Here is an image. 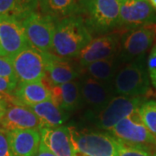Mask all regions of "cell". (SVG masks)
Masks as SVG:
<instances>
[{
	"instance_id": "8fae6325",
	"label": "cell",
	"mask_w": 156,
	"mask_h": 156,
	"mask_svg": "<svg viewBox=\"0 0 156 156\" xmlns=\"http://www.w3.org/2000/svg\"><path fill=\"white\" fill-rule=\"evenodd\" d=\"M115 139L135 145H156V139L140 120L138 111L126 117L109 130Z\"/></svg>"
},
{
	"instance_id": "8992f818",
	"label": "cell",
	"mask_w": 156,
	"mask_h": 156,
	"mask_svg": "<svg viewBox=\"0 0 156 156\" xmlns=\"http://www.w3.org/2000/svg\"><path fill=\"white\" fill-rule=\"evenodd\" d=\"M56 19L44 13L32 12L21 21L30 46L41 52H50Z\"/></svg>"
},
{
	"instance_id": "7c38bea8",
	"label": "cell",
	"mask_w": 156,
	"mask_h": 156,
	"mask_svg": "<svg viewBox=\"0 0 156 156\" xmlns=\"http://www.w3.org/2000/svg\"><path fill=\"white\" fill-rule=\"evenodd\" d=\"M8 102L5 115L1 122L2 128L7 131L16 129H37L42 128L39 118L29 107L20 103L11 95H5Z\"/></svg>"
},
{
	"instance_id": "f1b7e54d",
	"label": "cell",
	"mask_w": 156,
	"mask_h": 156,
	"mask_svg": "<svg viewBox=\"0 0 156 156\" xmlns=\"http://www.w3.org/2000/svg\"><path fill=\"white\" fill-rule=\"evenodd\" d=\"M18 81L0 76V94L11 95L17 88Z\"/></svg>"
},
{
	"instance_id": "7402d4cb",
	"label": "cell",
	"mask_w": 156,
	"mask_h": 156,
	"mask_svg": "<svg viewBox=\"0 0 156 156\" xmlns=\"http://www.w3.org/2000/svg\"><path fill=\"white\" fill-rule=\"evenodd\" d=\"M39 7L37 0H0V17H12L21 22L36 12Z\"/></svg>"
},
{
	"instance_id": "d6986e66",
	"label": "cell",
	"mask_w": 156,
	"mask_h": 156,
	"mask_svg": "<svg viewBox=\"0 0 156 156\" xmlns=\"http://www.w3.org/2000/svg\"><path fill=\"white\" fill-rule=\"evenodd\" d=\"M13 95L20 103L28 107L51 100L50 89L43 81L18 83Z\"/></svg>"
},
{
	"instance_id": "4fadbf2b",
	"label": "cell",
	"mask_w": 156,
	"mask_h": 156,
	"mask_svg": "<svg viewBox=\"0 0 156 156\" xmlns=\"http://www.w3.org/2000/svg\"><path fill=\"white\" fill-rule=\"evenodd\" d=\"M0 46L5 56L11 59L30 47L19 21L12 17H0Z\"/></svg>"
},
{
	"instance_id": "2e32d148",
	"label": "cell",
	"mask_w": 156,
	"mask_h": 156,
	"mask_svg": "<svg viewBox=\"0 0 156 156\" xmlns=\"http://www.w3.org/2000/svg\"><path fill=\"white\" fill-rule=\"evenodd\" d=\"M41 141L56 156H75V148L69 127L40 129Z\"/></svg>"
},
{
	"instance_id": "ffe728a7",
	"label": "cell",
	"mask_w": 156,
	"mask_h": 156,
	"mask_svg": "<svg viewBox=\"0 0 156 156\" xmlns=\"http://www.w3.org/2000/svg\"><path fill=\"white\" fill-rule=\"evenodd\" d=\"M29 108L39 118L42 128H57L62 126L69 117L67 112L56 106L51 100L30 106Z\"/></svg>"
},
{
	"instance_id": "5bb4252c",
	"label": "cell",
	"mask_w": 156,
	"mask_h": 156,
	"mask_svg": "<svg viewBox=\"0 0 156 156\" xmlns=\"http://www.w3.org/2000/svg\"><path fill=\"white\" fill-rule=\"evenodd\" d=\"M45 62L46 75L44 80L46 79L48 88L53 86L67 83L72 81H76L81 75V71L68 61L56 56L51 52H43Z\"/></svg>"
},
{
	"instance_id": "52a82bcc",
	"label": "cell",
	"mask_w": 156,
	"mask_h": 156,
	"mask_svg": "<svg viewBox=\"0 0 156 156\" xmlns=\"http://www.w3.org/2000/svg\"><path fill=\"white\" fill-rule=\"evenodd\" d=\"M144 101L143 96H114L101 110L94 114L95 124L98 128L109 131L119 122L138 111Z\"/></svg>"
},
{
	"instance_id": "9c48e42d",
	"label": "cell",
	"mask_w": 156,
	"mask_h": 156,
	"mask_svg": "<svg viewBox=\"0 0 156 156\" xmlns=\"http://www.w3.org/2000/svg\"><path fill=\"white\" fill-rule=\"evenodd\" d=\"M156 25V11L148 0H121L119 28Z\"/></svg>"
},
{
	"instance_id": "4dcf8cb0",
	"label": "cell",
	"mask_w": 156,
	"mask_h": 156,
	"mask_svg": "<svg viewBox=\"0 0 156 156\" xmlns=\"http://www.w3.org/2000/svg\"><path fill=\"white\" fill-rule=\"evenodd\" d=\"M35 156H56L51 151H50L45 145L41 141L40 145H39L38 150L37 152V154H35Z\"/></svg>"
},
{
	"instance_id": "44dd1931",
	"label": "cell",
	"mask_w": 156,
	"mask_h": 156,
	"mask_svg": "<svg viewBox=\"0 0 156 156\" xmlns=\"http://www.w3.org/2000/svg\"><path fill=\"white\" fill-rule=\"evenodd\" d=\"M122 63L119 60L118 56L101 61L94 62L89 65L82 69L81 73L85 76L95 80L112 83V81L116 74L118 69Z\"/></svg>"
},
{
	"instance_id": "4316f807",
	"label": "cell",
	"mask_w": 156,
	"mask_h": 156,
	"mask_svg": "<svg viewBox=\"0 0 156 156\" xmlns=\"http://www.w3.org/2000/svg\"><path fill=\"white\" fill-rule=\"evenodd\" d=\"M147 67V71H148L151 83L156 89V44L153 47L150 54L148 56Z\"/></svg>"
},
{
	"instance_id": "5b68a950",
	"label": "cell",
	"mask_w": 156,
	"mask_h": 156,
	"mask_svg": "<svg viewBox=\"0 0 156 156\" xmlns=\"http://www.w3.org/2000/svg\"><path fill=\"white\" fill-rule=\"evenodd\" d=\"M75 152L87 156H117L118 140L112 135L69 128Z\"/></svg>"
},
{
	"instance_id": "277c9868",
	"label": "cell",
	"mask_w": 156,
	"mask_h": 156,
	"mask_svg": "<svg viewBox=\"0 0 156 156\" xmlns=\"http://www.w3.org/2000/svg\"><path fill=\"white\" fill-rule=\"evenodd\" d=\"M156 25L130 29L121 37L118 58L122 63L144 58L154 44Z\"/></svg>"
},
{
	"instance_id": "30bf717a",
	"label": "cell",
	"mask_w": 156,
	"mask_h": 156,
	"mask_svg": "<svg viewBox=\"0 0 156 156\" xmlns=\"http://www.w3.org/2000/svg\"><path fill=\"white\" fill-rule=\"evenodd\" d=\"M121 37L119 32H110L92 39L77 57L81 69L94 62L118 56Z\"/></svg>"
},
{
	"instance_id": "cb8c5ba5",
	"label": "cell",
	"mask_w": 156,
	"mask_h": 156,
	"mask_svg": "<svg viewBox=\"0 0 156 156\" xmlns=\"http://www.w3.org/2000/svg\"><path fill=\"white\" fill-rule=\"evenodd\" d=\"M141 122L156 139V101H145L138 109Z\"/></svg>"
},
{
	"instance_id": "f546056e",
	"label": "cell",
	"mask_w": 156,
	"mask_h": 156,
	"mask_svg": "<svg viewBox=\"0 0 156 156\" xmlns=\"http://www.w3.org/2000/svg\"><path fill=\"white\" fill-rule=\"evenodd\" d=\"M7 108H8V102L5 99V95L0 94V123L5 115Z\"/></svg>"
},
{
	"instance_id": "1f68e13d",
	"label": "cell",
	"mask_w": 156,
	"mask_h": 156,
	"mask_svg": "<svg viewBox=\"0 0 156 156\" xmlns=\"http://www.w3.org/2000/svg\"><path fill=\"white\" fill-rule=\"evenodd\" d=\"M148 2L150 3V5L153 6V8L156 11V0H148Z\"/></svg>"
},
{
	"instance_id": "3957f363",
	"label": "cell",
	"mask_w": 156,
	"mask_h": 156,
	"mask_svg": "<svg viewBox=\"0 0 156 156\" xmlns=\"http://www.w3.org/2000/svg\"><path fill=\"white\" fill-rule=\"evenodd\" d=\"M150 83L144 57L122 64L112 81V88L118 95L139 97L149 92Z\"/></svg>"
},
{
	"instance_id": "6da1fadb",
	"label": "cell",
	"mask_w": 156,
	"mask_h": 156,
	"mask_svg": "<svg viewBox=\"0 0 156 156\" xmlns=\"http://www.w3.org/2000/svg\"><path fill=\"white\" fill-rule=\"evenodd\" d=\"M92 39V34L82 17H64L56 21L51 51L64 59L77 58Z\"/></svg>"
},
{
	"instance_id": "603a6c76",
	"label": "cell",
	"mask_w": 156,
	"mask_h": 156,
	"mask_svg": "<svg viewBox=\"0 0 156 156\" xmlns=\"http://www.w3.org/2000/svg\"><path fill=\"white\" fill-rule=\"evenodd\" d=\"M78 0H46L40 9L44 14L56 20L75 16L77 10Z\"/></svg>"
},
{
	"instance_id": "d6a6232c",
	"label": "cell",
	"mask_w": 156,
	"mask_h": 156,
	"mask_svg": "<svg viewBox=\"0 0 156 156\" xmlns=\"http://www.w3.org/2000/svg\"><path fill=\"white\" fill-rule=\"evenodd\" d=\"M37 1H38L39 7H41V6L44 5V4L46 2V0H37Z\"/></svg>"
},
{
	"instance_id": "e0dca14e",
	"label": "cell",
	"mask_w": 156,
	"mask_h": 156,
	"mask_svg": "<svg viewBox=\"0 0 156 156\" xmlns=\"http://www.w3.org/2000/svg\"><path fill=\"white\" fill-rule=\"evenodd\" d=\"M9 132L12 156H35L41 142L37 129H16Z\"/></svg>"
},
{
	"instance_id": "7a4b0ae2",
	"label": "cell",
	"mask_w": 156,
	"mask_h": 156,
	"mask_svg": "<svg viewBox=\"0 0 156 156\" xmlns=\"http://www.w3.org/2000/svg\"><path fill=\"white\" fill-rule=\"evenodd\" d=\"M121 0H78L75 16L82 17L91 33H110L119 28Z\"/></svg>"
},
{
	"instance_id": "83f0119b",
	"label": "cell",
	"mask_w": 156,
	"mask_h": 156,
	"mask_svg": "<svg viewBox=\"0 0 156 156\" xmlns=\"http://www.w3.org/2000/svg\"><path fill=\"white\" fill-rule=\"evenodd\" d=\"M0 156H12L9 132L2 128H0Z\"/></svg>"
},
{
	"instance_id": "d4e9b609",
	"label": "cell",
	"mask_w": 156,
	"mask_h": 156,
	"mask_svg": "<svg viewBox=\"0 0 156 156\" xmlns=\"http://www.w3.org/2000/svg\"><path fill=\"white\" fill-rule=\"evenodd\" d=\"M117 156H153L144 147L118 140Z\"/></svg>"
},
{
	"instance_id": "9a60e30c",
	"label": "cell",
	"mask_w": 156,
	"mask_h": 156,
	"mask_svg": "<svg viewBox=\"0 0 156 156\" xmlns=\"http://www.w3.org/2000/svg\"><path fill=\"white\" fill-rule=\"evenodd\" d=\"M82 100L96 113L114 97L112 83H103L93 78L84 76L80 82Z\"/></svg>"
},
{
	"instance_id": "ba28073f",
	"label": "cell",
	"mask_w": 156,
	"mask_h": 156,
	"mask_svg": "<svg viewBox=\"0 0 156 156\" xmlns=\"http://www.w3.org/2000/svg\"><path fill=\"white\" fill-rule=\"evenodd\" d=\"M18 83L43 81L46 75L44 53L28 47L12 58Z\"/></svg>"
},
{
	"instance_id": "ac0fdd59",
	"label": "cell",
	"mask_w": 156,
	"mask_h": 156,
	"mask_svg": "<svg viewBox=\"0 0 156 156\" xmlns=\"http://www.w3.org/2000/svg\"><path fill=\"white\" fill-rule=\"evenodd\" d=\"M51 101L64 111L71 112L76 109L81 103L80 83L72 81L67 83L50 88Z\"/></svg>"
},
{
	"instance_id": "484cf974",
	"label": "cell",
	"mask_w": 156,
	"mask_h": 156,
	"mask_svg": "<svg viewBox=\"0 0 156 156\" xmlns=\"http://www.w3.org/2000/svg\"><path fill=\"white\" fill-rule=\"evenodd\" d=\"M0 76L17 80L12 64V59L10 57L0 56Z\"/></svg>"
},
{
	"instance_id": "836d02e7",
	"label": "cell",
	"mask_w": 156,
	"mask_h": 156,
	"mask_svg": "<svg viewBox=\"0 0 156 156\" xmlns=\"http://www.w3.org/2000/svg\"><path fill=\"white\" fill-rule=\"evenodd\" d=\"M0 56H5V53H4V51H3L2 48H1V46H0Z\"/></svg>"
}]
</instances>
